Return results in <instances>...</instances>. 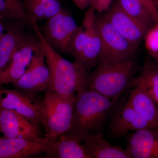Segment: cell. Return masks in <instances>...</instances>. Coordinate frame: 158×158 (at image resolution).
<instances>
[{"instance_id": "30", "label": "cell", "mask_w": 158, "mask_h": 158, "mask_svg": "<svg viewBox=\"0 0 158 158\" xmlns=\"http://www.w3.org/2000/svg\"><path fill=\"white\" fill-rule=\"evenodd\" d=\"M157 8H158V0H157Z\"/></svg>"}, {"instance_id": "24", "label": "cell", "mask_w": 158, "mask_h": 158, "mask_svg": "<svg viewBox=\"0 0 158 158\" xmlns=\"http://www.w3.org/2000/svg\"><path fill=\"white\" fill-rule=\"evenodd\" d=\"M144 39L148 50L156 56L158 53V23H155L148 29Z\"/></svg>"}, {"instance_id": "9", "label": "cell", "mask_w": 158, "mask_h": 158, "mask_svg": "<svg viewBox=\"0 0 158 158\" xmlns=\"http://www.w3.org/2000/svg\"><path fill=\"white\" fill-rule=\"evenodd\" d=\"M0 107L14 111L36 124H41L40 102L15 89L0 88Z\"/></svg>"}, {"instance_id": "4", "label": "cell", "mask_w": 158, "mask_h": 158, "mask_svg": "<svg viewBox=\"0 0 158 158\" xmlns=\"http://www.w3.org/2000/svg\"><path fill=\"white\" fill-rule=\"evenodd\" d=\"M75 96L65 97L46 92L42 101L41 124L45 130L44 138L49 143L67 133L71 124Z\"/></svg>"}, {"instance_id": "15", "label": "cell", "mask_w": 158, "mask_h": 158, "mask_svg": "<svg viewBox=\"0 0 158 158\" xmlns=\"http://www.w3.org/2000/svg\"><path fill=\"white\" fill-rule=\"evenodd\" d=\"M95 11L93 8L89 7L82 21V27L88 32V38L86 49L79 64L84 66L88 71L96 67L101 48Z\"/></svg>"}, {"instance_id": "32", "label": "cell", "mask_w": 158, "mask_h": 158, "mask_svg": "<svg viewBox=\"0 0 158 158\" xmlns=\"http://www.w3.org/2000/svg\"></svg>"}, {"instance_id": "21", "label": "cell", "mask_w": 158, "mask_h": 158, "mask_svg": "<svg viewBox=\"0 0 158 158\" xmlns=\"http://www.w3.org/2000/svg\"><path fill=\"white\" fill-rule=\"evenodd\" d=\"M118 6L125 12L147 26L155 23L154 20L148 13L141 0H118Z\"/></svg>"}, {"instance_id": "25", "label": "cell", "mask_w": 158, "mask_h": 158, "mask_svg": "<svg viewBox=\"0 0 158 158\" xmlns=\"http://www.w3.org/2000/svg\"><path fill=\"white\" fill-rule=\"evenodd\" d=\"M45 6L44 16L48 19L59 13L63 9L61 0H39Z\"/></svg>"}, {"instance_id": "16", "label": "cell", "mask_w": 158, "mask_h": 158, "mask_svg": "<svg viewBox=\"0 0 158 158\" xmlns=\"http://www.w3.org/2000/svg\"><path fill=\"white\" fill-rule=\"evenodd\" d=\"M26 28L22 23L8 20L6 31L0 37V70L9 64L24 41L28 35Z\"/></svg>"}, {"instance_id": "33", "label": "cell", "mask_w": 158, "mask_h": 158, "mask_svg": "<svg viewBox=\"0 0 158 158\" xmlns=\"http://www.w3.org/2000/svg\"></svg>"}, {"instance_id": "20", "label": "cell", "mask_w": 158, "mask_h": 158, "mask_svg": "<svg viewBox=\"0 0 158 158\" xmlns=\"http://www.w3.org/2000/svg\"><path fill=\"white\" fill-rule=\"evenodd\" d=\"M0 17L22 23L33 29L30 15L22 0H0Z\"/></svg>"}, {"instance_id": "6", "label": "cell", "mask_w": 158, "mask_h": 158, "mask_svg": "<svg viewBox=\"0 0 158 158\" xmlns=\"http://www.w3.org/2000/svg\"><path fill=\"white\" fill-rule=\"evenodd\" d=\"M47 20L40 28L46 40L58 52L71 55L74 40L81 27L64 8Z\"/></svg>"}, {"instance_id": "11", "label": "cell", "mask_w": 158, "mask_h": 158, "mask_svg": "<svg viewBox=\"0 0 158 158\" xmlns=\"http://www.w3.org/2000/svg\"><path fill=\"white\" fill-rule=\"evenodd\" d=\"M104 15L117 31L134 45H139L149 29L125 12L118 4L109 9Z\"/></svg>"}, {"instance_id": "18", "label": "cell", "mask_w": 158, "mask_h": 158, "mask_svg": "<svg viewBox=\"0 0 158 158\" xmlns=\"http://www.w3.org/2000/svg\"><path fill=\"white\" fill-rule=\"evenodd\" d=\"M81 140L92 158H131L126 150L105 140L102 132L88 135Z\"/></svg>"}, {"instance_id": "10", "label": "cell", "mask_w": 158, "mask_h": 158, "mask_svg": "<svg viewBox=\"0 0 158 158\" xmlns=\"http://www.w3.org/2000/svg\"><path fill=\"white\" fill-rule=\"evenodd\" d=\"M0 133L6 138L43 139L39 125L14 111L0 107Z\"/></svg>"}, {"instance_id": "19", "label": "cell", "mask_w": 158, "mask_h": 158, "mask_svg": "<svg viewBox=\"0 0 158 158\" xmlns=\"http://www.w3.org/2000/svg\"><path fill=\"white\" fill-rule=\"evenodd\" d=\"M127 101L137 113L155 129L158 130V106L152 98L144 91L134 87Z\"/></svg>"}, {"instance_id": "1", "label": "cell", "mask_w": 158, "mask_h": 158, "mask_svg": "<svg viewBox=\"0 0 158 158\" xmlns=\"http://www.w3.org/2000/svg\"><path fill=\"white\" fill-rule=\"evenodd\" d=\"M30 18L34 33L44 51L49 70V81L46 92L63 96H74L79 90L88 88V70L77 62H70L63 58L46 40L37 22L31 16Z\"/></svg>"}, {"instance_id": "5", "label": "cell", "mask_w": 158, "mask_h": 158, "mask_svg": "<svg viewBox=\"0 0 158 158\" xmlns=\"http://www.w3.org/2000/svg\"><path fill=\"white\" fill-rule=\"evenodd\" d=\"M96 26L101 41L98 62H116L134 58L138 46L128 41L105 15L96 18Z\"/></svg>"}, {"instance_id": "7", "label": "cell", "mask_w": 158, "mask_h": 158, "mask_svg": "<svg viewBox=\"0 0 158 158\" xmlns=\"http://www.w3.org/2000/svg\"><path fill=\"white\" fill-rule=\"evenodd\" d=\"M49 78V70L41 44L34 52L24 73L12 86L21 93L35 98L40 93L46 90Z\"/></svg>"}, {"instance_id": "3", "label": "cell", "mask_w": 158, "mask_h": 158, "mask_svg": "<svg viewBox=\"0 0 158 158\" xmlns=\"http://www.w3.org/2000/svg\"><path fill=\"white\" fill-rule=\"evenodd\" d=\"M134 58L116 62H98L88 74V88L116 102L130 86L135 72Z\"/></svg>"}, {"instance_id": "27", "label": "cell", "mask_w": 158, "mask_h": 158, "mask_svg": "<svg viewBox=\"0 0 158 158\" xmlns=\"http://www.w3.org/2000/svg\"><path fill=\"white\" fill-rule=\"evenodd\" d=\"M4 19H5L0 17V37L6 30L7 23L5 22Z\"/></svg>"}, {"instance_id": "14", "label": "cell", "mask_w": 158, "mask_h": 158, "mask_svg": "<svg viewBox=\"0 0 158 158\" xmlns=\"http://www.w3.org/2000/svg\"><path fill=\"white\" fill-rule=\"evenodd\" d=\"M125 149L131 158H158V130L134 132L128 139Z\"/></svg>"}, {"instance_id": "22", "label": "cell", "mask_w": 158, "mask_h": 158, "mask_svg": "<svg viewBox=\"0 0 158 158\" xmlns=\"http://www.w3.org/2000/svg\"><path fill=\"white\" fill-rule=\"evenodd\" d=\"M130 85L140 88L152 98L158 93V69L144 70L136 78L133 79Z\"/></svg>"}, {"instance_id": "23", "label": "cell", "mask_w": 158, "mask_h": 158, "mask_svg": "<svg viewBox=\"0 0 158 158\" xmlns=\"http://www.w3.org/2000/svg\"><path fill=\"white\" fill-rule=\"evenodd\" d=\"M75 6L81 10L92 7L99 13L109 9L113 0H71Z\"/></svg>"}, {"instance_id": "26", "label": "cell", "mask_w": 158, "mask_h": 158, "mask_svg": "<svg viewBox=\"0 0 158 158\" xmlns=\"http://www.w3.org/2000/svg\"><path fill=\"white\" fill-rule=\"evenodd\" d=\"M141 1L155 23H158V9L154 0H141Z\"/></svg>"}, {"instance_id": "29", "label": "cell", "mask_w": 158, "mask_h": 158, "mask_svg": "<svg viewBox=\"0 0 158 158\" xmlns=\"http://www.w3.org/2000/svg\"><path fill=\"white\" fill-rule=\"evenodd\" d=\"M154 1H155V2L156 4H157V0H154Z\"/></svg>"}, {"instance_id": "12", "label": "cell", "mask_w": 158, "mask_h": 158, "mask_svg": "<svg viewBox=\"0 0 158 158\" xmlns=\"http://www.w3.org/2000/svg\"><path fill=\"white\" fill-rule=\"evenodd\" d=\"M50 143L45 138L34 140L0 137V158H27L45 153Z\"/></svg>"}, {"instance_id": "31", "label": "cell", "mask_w": 158, "mask_h": 158, "mask_svg": "<svg viewBox=\"0 0 158 158\" xmlns=\"http://www.w3.org/2000/svg\"><path fill=\"white\" fill-rule=\"evenodd\" d=\"M156 57H157V58H158V53L157 54V55H156Z\"/></svg>"}, {"instance_id": "17", "label": "cell", "mask_w": 158, "mask_h": 158, "mask_svg": "<svg viewBox=\"0 0 158 158\" xmlns=\"http://www.w3.org/2000/svg\"><path fill=\"white\" fill-rule=\"evenodd\" d=\"M44 154L48 158H92L81 141L68 133L50 142Z\"/></svg>"}, {"instance_id": "13", "label": "cell", "mask_w": 158, "mask_h": 158, "mask_svg": "<svg viewBox=\"0 0 158 158\" xmlns=\"http://www.w3.org/2000/svg\"><path fill=\"white\" fill-rule=\"evenodd\" d=\"M149 128L153 129L135 111L127 101L115 110L110 129L113 137L119 138L130 132Z\"/></svg>"}, {"instance_id": "8", "label": "cell", "mask_w": 158, "mask_h": 158, "mask_svg": "<svg viewBox=\"0 0 158 158\" xmlns=\"http://www.w3.org/2000/svg\"><path fill=\"white\" fill-rule=\"evenodd\" d=\"M40 46V41L35 33L28 34L9 64L0 70V88L5 85H14L18 81L26 71L34 52Z\"/></svg>"}, {"instance_id": "2", "label": "cell", "mask_w": 158, "mask_h": 158, "mask_svg": "<svg viewBox=\"0 0 158 158\" xmlns=\"http://www.w3.org/2000/svg\"><path fill=\"white\" fill-rule=\"evenodd\" d=\"M115 102L88 88L75 95L71 124L67 133L81 140L101 132L108 113Z\"/></svg>"}, {"instance_id": "28", "label": "cell", "mask_w": 158, "mask_h": 158, "mask_svg": "<svg viewBox=\"0 0 158 158\" xmlns=\"http://www.w3.org/2000/svg\"><path fill=\"white\" fill-rule=\"evenodd\" d=\"M152 98L154 100V101L155 102L156 104L158 106V93L153 97Z\"/></svg>"}]
</instances>
